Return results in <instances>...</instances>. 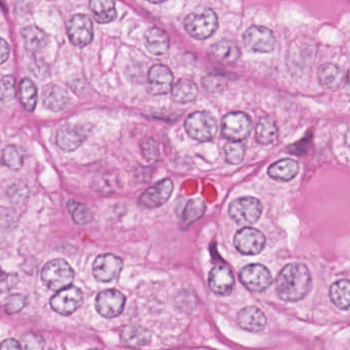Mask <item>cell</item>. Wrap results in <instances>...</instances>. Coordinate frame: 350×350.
I'll list each match as a JSON object with an SVG mask.
<instances>
[{
    "label": "cell",
    "mask_w": 350,
    "mask_h": 350,
    "mask_svg": "<svg viewBox=\"0 0 350 350\" xmlns=\"http://www.w3.org/2000/svg\"><path fill=\"white\" fill-rule=\"evenodd\" d=\"M312 287V277L308 267L301 263H291L282 269L277 277V292L284 301L304 299Z\"/></svg>",
    "instance_id": "6da1fadb"
},
{
    "label": "cell",
    "mask_w": 350,
    "mask_h": 350,
    "mask_svg": "<svg viewBox=\"0 0 350 350\" xmlns=\"http://www.w3.org/2000/svg\"><path fill=\"white\" fill-rule=\"evenodd\" d=\"M185 30L193 38H209L218 28V18L211 8H197L183 21Z\"/></svg>",
    "instance_id": "7a4b0ae2"
},
{
    "label": "cell",
    "mask_w": 350,
    "mask_h": 350,
    "mask_svg": "<svg viewBox=\"0 0 350 350\" xmlns=\"http://www.w3.org/2000/svg\"><path fill=\"white\" fill-rule=\"evenodd\" d=\"M41 279L49 289L59 292L71 286L74 271L63 259H55L45 264Z\"/></svg>",
    "instance_id": "3957f363"
},
{
    "label": "cell",
    "mask_w": 350,
    "mask_h": 350,
    "mask_svg": "<svg viewBox=\"0 0 350 350\" xmlns=\"http://www.w3.org/2000/svg\"><path fill=\"white\" fill-rule=\"evenodd\" d=\"M185 129L191 139L199 142L211 141L217 132V123L210 113L197 111L189 115Z\"/></svg>",
    "instance_id": "277c9868"
},
{
    "label": "cell",
    "mask_w": 350,
    "mask_h": 350,
    "mask_svg": "<svg viewBox=\"0 0 350 350\" xmlns=\"http://www.w3.org/2000/svg\"><path fill=\"white\" fill-rule=\"evenodd\" d=\"M262 213V205L255 197H241L230 203L228 214L239 225L249 226L256 223Z\"/></svg>",
    "instance_id": "5b68a950"
},
{
    "label": "cell",
    "mask_w": 350,
    "mask_h": 350,
    "mask_svg": "<svg viewBox=\"0 0 350 350\" xmlns=\"http://www.w3.org/2000/svg\"><path fill=\"white\" fill-rule=\"evenodd\" d=\"M222 135L230 142H241L248 138L252 121L244 112H230L222 119Z\"/></svg>",
    "instance_id": "8992f818"
},
{
    "label": "cell",
    "mask_w": 350,
    "mask_h": 350,
    "mask_svg": "<svg viewBox=\"0 0 350 350\" xmlns=\"http://www.w3.org/2000/svg\"><path fill=\"white\" fill-rule=\"evenodd\" d=\"M243 39L245 47L253 53H271L275 47V35L267 27H250Z\"/></svg>",
    "instance_id": "52a82bcc"
},
{
    "label": "cell",
    "mask_w": 350,
    "mask_h": 350,
    "mask_svg": "<svg viewBox=\"0 0 350 350\" xmlns=\"http://www.w3.org/2000/svg\"><path fill=\"white\" fill-rule=\"evenodd\" d=\"M83 294L79 288L70 286L57 292L51 300L53 310L62 316H70L74 314L81 305Z\"/></svg>",
    "instance_id": "ba28073f"
},
{
    "label": "cell",
    "mask_w": 350,
    "mask_h": 350,
    "mask_svg": "<svg viewBox=\"0 0 350 350\" xmlns=\"http://www.w3.org/2000/svg\"><path fill=\"white\" fill-rule=\"evenodd\" d=\"M68 36L74 45L84 47L94 38V25L90 16L78 14L72 16L68 23Z\"/></svg>",
    "instance_id": "9c48e42d"
},
{
    "label": "cell",
    "mask_w": 350,
    "mask_h": 350,
    "mask_svg": "<svg viewBox=\"0 0 350 350\" xmlns=\"http://www.w3.org/2000/svg\"><path fill=\"white\" fill-rule=\"evenodd\" d=\"M265 236L262 232L252 227H244L234 236V247L244 255L259 254L265 247Z\"/></svg>",
    "instance_id": "30bf717a"
},
{
    "label": "cell",
    "mask_w": 350,
    "mask_h": 350,
    "mask_svg": "<svg viewBox=\"0 0 350 350\" xmlns=\"http://www.w3.org/2000/svg\"><path fill=\"white\" fill-rule=\"evenodd\" d=\"M243 285L252 292H263L271 285V275L261 264H250L240 271Z\"/></svg>",
    "instance_id": "8fae6325"
},
{
    "label": "cell",
    "mask_w": 350,
    "mask_h": 350,
    "mask_svg": "<svg viewBox=\"0 0 350 350\" xmlns=\"http://www.w3.org/2000/svg\"><path fill=\"white\" fill-rule=\"evenodd\" d=\"M124 305V295L117 290H106L98 294L96 300V308L98 314L108 318L120 316Z\"/></svg>",
    "instance_id": "7c38bea8"
},
{
    "label": "cell",
    "mask_w": 350,
    "mask_h": 350,
    "mask_svg": "<svg viewBox=\"0 0 350 350\" xmlns=\"http://www.w3.org/2000/svg\"><path fill=\"white\" fill-rule=\"evenodd\" d=\"M122 260L119 257L113 254H103L94 261L92 271L98 281L109 283L118 277L122 271Z\"/></svg>",
    "instance_id": "4fadbf2b"
},
{
    "label": "cell",
    "mask_w": 350,
    "mask_h": 350,
    "mask_svg": "<svg viewBox=\"0 0 350 350\" xmlns=\"http://www.w3.org/2000/svg\"><path fill=\"white\" fill-rule=\"evenodd\" d=\"M174 191V183L170 179H165L150 187L139 197V205L148 209L161 207L172 197Z\"/></svg>",
    "instance_id": "5bb4252c"
},
{
    "label": "cell",
    "mask_w": 350,
    "mask_h": 350,
    "mask_svg": "<svg viewBox=\"0 0 350 350\" xmlns=\"http://www.w3.org/2000/svg\"><path fill=\"white\" fill-rule=\"evenodd\" d=\"M150 92L154 96L165 95L172 90L174 74L164 65H155L150 69L148 75Z\"/></svg>",
    "instance_id": "9a60e30c"
},
{
    "label": "cell",
    "mask_w": 350,
    "mask_h": 350,
    "mask_svg": "<svg viewBox=\"0 0 350 350\" xmlns=\"http://www.w3.org/2000/svg\"><path fill=\"white\" fill-rule=\"evenodd\" d=\"M241 51L237 43L230 40H220L210 47L208 55L212 61L220 65H232L240 58Z\"/></svg>",
    "instance_id": "2e32d148"
},
{
    "label": "cell",
    "mask_w": 350,
    "mask_h": 350,
    "mask_svg": "<svg viewBox=\"0 0 350 350\" xmlns=\"http://www.w3.org/2000/svg\"><path fill=\"white\" fill-rule=\"evenodd\" d=\"M208 284L210 289L217 295H228L234 288V275L228 267L218 265L210 271Z\"/></svg>",
    "instance_id": "e0dca14e"
},
{
    "label": "cell",
    "mask_w": 350,
    "mask_h": 350,
    "mask_svg": "<svg viewBox=\"0 0 350 350\" xmlns=\"http://www.w3.org/2000/svg\"><path fill=\"white\" fill-rule=\"evenodd\" d=\"M85 131L79 125H65L57 134V144L64 151H74L83 144Z\"/></svg>",
    "instance_id": "ac0fdd59"
},
{
    "label": "cell",
    "mask_w": 350,
    "mask_h": 350,
    "mask_svg": "<svg viewBox=\"0 0 350 350\" xmlns=\"http://www.w3.org/2000/svg\"><path fill=\"white\" fill-rule=\"evenodd\" d=\"M42 101L47 109L55 112L64 110L71 103L69 94L57 84H49L45 86L42 92Z\"/></svg>",
    "instance_id": "d6986e66"
},
{
    "label": "cell",
    "mask_w": 350,
    "mask_h": 350,
    "mask_svg": "<svg viewBox=\"0 0 350 350\" xmlns=\"http://www.w3.org/2000/svg\"><path fill=\"white\" fill-rule=\"evenodd\" d=\"M238 324L241 328L249 332H260L265 328L267 318L259 308L250 306L239 312Z\"/></svg>",
    "instance_id": "ffe728a7"
},
{
    "label": "cell",
    "mask_w": 350,
    "mask_h": 350,
    "mask_svg": "<svg viewBox=\"0 0 350 350\" xmlns=\"http://www.w3.org/2000/svg\"><path fill=\"white\" fill-rule=\"evenodd\" d=\"M319 82L328 90H337L345 82V72L339 66L332 63L323 64L318 72Z\"/></svg>",
    "instance_id": "44dd1931"
},
{
    "label": "cell",
    "mask_w": 350,
    "mask_h": 350,
    "mask_svg": "<svg viewBox=\"0 0 350 350\" xmlns=\"http://www.w3.org/2000/svg\"><path fill=\"white\" fill-rule=\"evenodd\" d=\"M146 47L156 55H165L170 47V37L166 31L153 27L145 34Z\"/></svg>",
    "instance_id": "7402d4cb"
},
{
    "label": "cell",
    "mask_w": 350,
    "mask_h": 350,
    "mask_svg": "<svg viewBox=\"0 0 350 350\" xmlns=\"http://www.w3.org/2000/svg\"><path fill=\"white\" fill-rule=\"evenodd\" d=\"M299 172V164L291 158L279 160L269 168V175L279 181H290Z\"/></svg>",
    "instance_id": "603a6c76"
},
{
    "label": "cell",
    "mask_w": 350,
    "mask_h": 350,
    "mask_svg": "<svg viewBox=\"0 0 350 350\" xmlns=\"http://www.w3.org/2000/svg\"><path fill=\"white\" fill-rule=\"evenodd\" d=\"M25 47L30 53H37L46 47V34L36 26H27L22 30Z\"/></svg>",
    "instance_id": "cb8c5ba5"
},
{
    "label": "cell",
    "mask_w": 350,
    "mask_h": 350,
    "mask_svg": "<svg viewBox=\"0 0 350 350\" xmlns=\"http://www.w3.org/2000/svg\"><path fill=\"white\" fill-rule=\"evenodd\" d=\"M123 342L129 347H143L151 342V333L141 326H131L125 328L121 334Z\"/></svg>",
    "instance_id": "d4e9b609"
},
{
    "label": "cell",
    "mask_w": 350,
    "mask_h": 350,
    "mask_svg": "<svg viewBox=\"0 0 350 350\" xmlns=\"http://www.w3.org/2000/svg\"><path fill=\"white\" fill-rule=\"evenodd\" d=\"M90 10L94 18L100 24H107L116 18L115 2L110 0H92L90 2Z\"/></svg>",
    "instance_id": "484cf974"
},
{
    "label": "cell",
    "mask_w": 350,
    "mask_h": 350,
    "mask_svg": "<svg viewBox=\"0 0 350 350\" xmlns=\"http://www.w3.org/2000/svg\"><path fill=\"white\" fill-rule=\"evenodd\" d=\"M330 298L333 304L340 310H350V281L341 279L330 288Z\"/></svg>",
    "instance_id": "4316f807"
},
{
    "label": "cell",
    "mask_w": 350,
    "mask_h": 350,
    "mask_svg": "<svg viewBox=\"0 0 350 350\" xmlns=\"http://www.w3.org/2000/svg\"><path fill=\"white\" fill-rule=\"evenodd\" d=\"M37 97L38 92L34 82L30 78H23L18 86V98L27 111H34L37 104Z\"/></svg>",
    "instance_id": "83f0119b"
},
{
    "label": "cell",
    "mask_w": 350,
    "mask_h": 350,
    "mask_svg": "<svg viewBox=\"0 0 350 350\" xmlns=\"http://www.w3.org/2000/svg\"><path fill=\"white\" fill-rule=\"evenodd\" d=\"M279 129L275 119L265 116L259 121L256 127V140L260 144H271L277 139Z\"/></svg>",
    "instance_id": "f1b7e54d"
},
{
    "label": "cell",
    "mask_w": 350,
    "mask_h": 350,
    "mask_svg": "<svg viewBox=\"0 0 350 350\" xmlns=\"http://www.w3.org/2000/svg\"><path fill=\"white\" fill-rule=\"evenodd\" d=\"M199 88L195 82L189 79H179L172 88V97L176 102L189 103L195 100Z\"/></svg>",
    "instance_id": "f546056e"
},
{
    "label": "cell",
    "mask_w": 350,
    "mask_h": 350,
    "mask_svg": "<svg viewBox=\"0 0 350 350\" xmlns=\"http://www.w3.org/2000/svg\"><path fill=\"white\" fill-rule=\"evenodd\" d=\"M205 210V203L202 199H195L189 201L181 215V222H183V226L187 227L191 224L195 223L204 215Z\"/></svg>",
    "instance_id": "4dcf8cb0"
},
{
    "label": "cell",
    "mask_w": 350,
    "mask_h": 350,
    "mask_svg": "<svg viewBox=\"0 0 350 350\" xmlns=\"http://www.w3.org/2000/svg\"><path fill=\"white\" fill-rule=\"evenodd\" d=\"M68 211L74 222L79 225H85V224L90 223L94 219L90 210L83 203H78L74 199L68 201Z\"/></svg>",
    "instance_id": "1f68e13d"
},
{
    "label": "cell",
    "mask_w": 350,
    "mask_h": 350,
    "mask_svg": "<svg viewBox=\"0 0 350 350\" xmlns=\"http://www.w3.org/2000/svg\"><path fill=\"white\" fill-rule=\"evenodd\" d=\"M2 160L8 168L18 171L24 164V153L16 146L10 145L4 148L2 152Z\"/></svg>",
    "instance_id": "d6a6232c"
},
{
    "label": "cell",
    "mask_w": 350,
    "mask_h": 350,
    "mask_svg": "<svg viewBox=\"0 0 350 350\" xmlns=\"http://www.w3.org/2000/svg\"><path fill=\"white\" fill-rule=\"evenodd\" d=\"M226 160L230 164H239L243 162L245 156V147L241 142H228L224 146Z\"/></svg>",
    "instance_id": "836d02e7"
},
{
    "label": "cell",
    "mask_w": 350,
    "mask_h": 350,
    "mask_svg": "<svg viewBox=\"0 0 350 350\" xmlns=\"http://www.w3.org/2000/svg\"><path fill=\"white\" fill-rule=\"evenodd\" d=\"M16 97V80L12 75L4 76L0 79V101L10 102Z\"/></svg>",
    "instance_id": "e575fe53"
},
{
    "label": "cell",
    "mask_w": 350,
    "mask_h": 350,
    "mask_svg": "<svg viewBox=\"0 0 350 350\" xmlns=\"http://www.w3.org/2000/svg\"><path fill=\"white\" fill-rule=\"evenodd\" d=\"M26 306V298L24 296L14 294L10 296L5 302V312L8 314H16Z\"/></svg>",
    "instance_id": "d590c367"
},
{
    "label": "cell",
    "mask_w": 350,
    "mask_h": 350,
    "mask_svg": "<svg viewBox=\"0 0 350 350\" xmlns=\"http://www.w3.org/2000/svg\"><path fill=\"white\" fill-rule=\"evenodd\" d=\"M142 152L150 162H155L160 155L159 146L154 139H145L142 142Z\"/></svg>",
    "instance_id": "8d00e7d4"
},
{
    "label": "cell",
    "mask_w": 350,
    "mask_h": 350,
    "mask_svg": "<svg viewBox=\"0 0 350 350\" xmlns=\"http://www.w3.org/2000/svg\"><path fill=\"white\" fill-rule=\"evenodd\" d=\"M23 350H43L44 339L40 335L30 333L23 337Z\"/></svg>",
    "instance_id": "74e56055"
},
{
    "label": "cell",
    "mask_w": 350,
    "mask_h": 350,
    "mask_svg": "<svg viewBox=\"0 0 350 350\" xmlns=\"http://www.w3.org/2000/svg\"><path fill=\"white\" fill-rule=\"evenodd\" d=\"M224 84H226V80L219 75H207L203 79L204 88L210 92H220L224 90Z\"/></svg>",
    "instance_id": "f35d334b"
},
{
    "label": "cell",
    "mask_w": 350,
    "mask_h": 350,
    "mask_svg": "<svg viewBox=\"0 0 350 350\" xmlns=\"http://www.w3.org/2000/svg\"><path fill=\"white\" fill-rule=\"evenodd\" d=\"M16 283V275H8L0 268V291H6Z\"/></svg>",
    "instance_id": "ab89813d"
},
{
    "label": "cell",
    "mask_w": 350,
    "mask_h": 350,
    "mask_svg": "<svg viewBox=\"0 0 350 350\" xmlns=\"http://www.w3.org/2000/svg\"><path fill=\"white\" fill-rule=\"evenodd\" d=\"M0 350H23L22 345L14 339H6L0 345Z\"/></svg>",
    "instance_id": "60d3db41"
},
{
    "label": "cell",
    "mask_w": 350,
    "mask_h": 350,
    "mask_svg": "<svg viewBox=\"0 0 350 350\" xmlns=\"http://www.w3.org/2000/svg\"><path fill=\"white\" fill-rule=\"evenodd\" d=\"M8 55H10V45L0 37V65L8 60Z\"/></svg>",
    "instance_id": "b9f144b4"
},
{
    "label": "cell",
    "mask_w": 350,
    "mask_h": 350,
    "mask_svg": "<svg viewBox=\"0 0 350 350\" xmlns=\"http://www.w3.org/2000/svg\"><path fill=\"white\" fill-rule=\"evenodd\" d=\"M345 141H347V145L350 147V129L347 131V136H345Z\"/></svg>",
    "instance_id": "7bdbcfd3"
},
{
    "label": "cell",
    "mask_w": 350,
    "mask_h": 350,
    "mask_svg": "<svg viewBox=\"0 0 350 350\" xmlns=\"http://www.w3.org/2000/svg\"><path fill=\"white\" fill-rule=\"evenodd\" d=\"M347 82H349V86H350V68H349V73H347Z\"/></svg>",
    "instance_id": "ee69618b"
},
{
    "label": "cell",
    "mask_w": 350,
    "mask_h": 350,
    "mask_svg": "<svg viewBox=\"0 0 350 350\" xmlns=\"http://www.w3.org/2000/svg\"><path fill=\"white\" fill-rule=\"evenodd\" d=\"M90 350H100V349H90Z\"/></svg>",
    "instance_id": "f6af8a7d"
},
{
    "label": "cell",
    "mask_w": 350,
    "mask_h": 350,
    "mask_svg": "<svg viewBox=\"0 0 350 350\" xmlns=\"http://www.w3.org/2000/svg\"><path fill=\"white\" fill-rule=\"evenodd\" d=\"M49 350H53V349H49Z\"/></svg>",
    "instance_id": "bcb514c9"
}]
</instances>
